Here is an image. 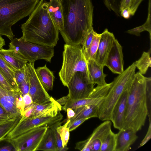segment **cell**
<instances>
[{"label":"cell","mask_w":151,"mask_h":151,"mask_svg":"<svg viewBox=\"0 0 151 151\" xmlns=\"http://www.w3.org/2000/svg\"><path fill=\"white\" fill-rule=\"evenodd\" d=\"M35 70L40 81L46 91L52 90L55 77L46 64L43 67H38Z\"/></svg>","instance_id":"24"},{"label":"cell","mask_w":151,"mask_h":151,"mask_svg":"<svg viewBox=\"0 0 151 151\" xmlns=\"http://www.w3.org/2000/svg\"><path fill=\"white\" fill-rule=\"evenodd\" d=\"M48 11L59 32H61L63 29L64 21L63 12L59 0H52L48 2Z\"/></svg>","instance_id":"22"},{"label":"cell","mask_w":151,"mask_h":151,"mask_svg":"<svg viewBox=\"0 0 151 151\" xmlns=\"http://www.w3.org/2000/svg\"><path fill=\"white\" fill-rule=\"evenodd\" d=\"M21 117V115L0 125V141H3L7 134L19 123Z\"/></svg>","instance_id":"31"},{"label":"cell","mask_w":151,"mask_h":151,"mask_svg":"<svg viewBox=\"0 0 151 151\" xmlns=\"http://www.w3.org/2000/svg\"><path fill=\"white\" fill-rule=\"evenodd\" d=\"M0 85L6 90L16 91L10 84L8 81L0 70Z\"/></svg>","instance_id":"39"},{"label":"cell","mask_w":151,"mask_h":151,"mask_svg":"<svg viewBox=\"0 0 151 151\" xmlns=\"http://www.w3.org/2000/svg\"><path fill=\"white\" fill-rule=\"evenodd\" d=\"M70 122L69 119L63 126L61 124L58 127V130L60 134L63 143V147L67 146L70 137V130L68 125Z\"/></svg>","instance_id":"32"},{"label":"cell","mask_w":151,"mask_h":151,"mask_svg":"<svg viewBox=\"0 0 151 151\" xmlns=\"http://www.w3.org/2000/svg\"><path fill=\"white\" fill-rule=\"evenodd\" d=\"M111 125L110 121H105L87 139L77 142L75 148L82 151H100L103 139L111 130Z\"/></svg>","instance_id":"11"},{"label":"cell","mask_w":151,"mask_h":151,"mask_svg":"<svg viewBox=\"0 0 151 151\" xmlns=\"http://www.w3.org/2000/svg\"><path fill=\"white\" fill-rule=\"evenodd\" d=\"M48 127L41 126L29 129L19 135L6 140L16 151H35Z\"/></svg>","instance_id":"9"},{"label":"cell","mask_w":151,"mask_h":151,"mask_svg":"<svg viewBox=\"0 0 151 151\" xmlns=\"http://www.w3.org/2000/svg\"><path fill=\"white\" fill-rule=\"evenodd\" d=\"M23 98L25 104V108L33 103L32 98L29 93L23 96Z\"/></svg>","instance_id":"43"},{"label":"cell","mask_w":151,"mask_h":151,"mask_svg":"<svg viewBox=\"0 0 151 151\" xmlns=\"http://www.w3.org/2000/svg\"><path fill=\"white\" fill-rule=\"evenodd\" d=\"M87 119H81L76 120L71 123H68L67 127H69L70 131H71Z\"/></svg>","instance_id":"41"},{"label":"cell","mask_w":151,"mask_h":151,"mask_svg":"<svg viewBox=\"0 0 151 151\" xmlns=\"http://www.w3.org/2000/svg\"><path fill=\"white\" fill-rule=\"evenodd\" d=\"M50 1H51L52 0H49Z\"/></svg>","instance_id":"50"},{"label":"cell","mask_w":151,"mask_h":151,"mask_svg":"<svg viewBox=\"0 0 151 151\" xmlns=\"http://www.w3.org/2000/svg\"><path fill=\"white\" fill-rule=\"evenodd\" d=\"M57 151L55 139L53 132L48 127L36 150Z\"/></svg>","instance_id":"25"},{"label":"cell","mask_w":151,"mask_h":151,"mask_svg":"<svg viewBox=\"0 0 151 151\" xmlns=\"http://www.w3.org/2000/svg\"><path fill=\"white\" fill-rule=\"evenodd\" d=\"M63 118V115L59 111L55 116H38L21 119L17 125L4 138V140L6 141L13 138L33 128L43 126L50 127L60 122Z\"/></svg>","instance_id":"8"},{"label":"cell","mask_w":151,"mask_h":151,"mask_svg":"<svg viewBox=\"0 0 151 151\" xmlns=\"http://www.w3.org/2000/svg\"><path fill=\"white\" fill-rule=\"evenodd\" d=\"M61 106L53 98L50 100L39 104L34 103L31 117L55 116L60 111Z\"/></svg>","instance_id":"19"},{"label":"cell","mask_w":151,"mask_h":151,"mask_svg":"<svg viewBox=\"0 0 151 151\" xmlns=\"http://www.w3.org/2000/svg\"><path fill=\"white\" fill-rule=\"evenodd\" d=\"M20 93L8 91L0 85V105L14 117L21 115L17 107V99Z\"/></svg>","instance_id":"17"},{"label":"cell","mask_w":151,"mask_h":151,"mask_svg":"<svg viewBox=\"0 0 151 151\" xmlns=\"http://www.w3.org/2000/svg\"><path fill=\"white\" fill-rule=\"evenodd\" d=\"M120 15L125 19H129L131 16L129 8H126L121 10L120 12Z\"/></svg>","instance_id":"45"},{"label":"cell","mask_w":151,"mask_h":151,"mask_svg":"<svg viewBox=\"0 0 151 151\" xmlns=\"http://www.w3.org/2000/svg\"><path fill=\"white\" fill-rule=\"evenodd\" d=\"M63 55V62L59 75L65 86L67 87L73 75L78 72L83 73L89 79L87 61L81 45L65 44Z\"/></svg>","instance_id":"6"},{"label":"cell","mask_w":151,"mask_h":151,"mask_svg":"<svg viewBox=\"0 0 151 151\" xmlns=\"http://www.w3.org/2000/svg\"><path fill=\"white\" fill-rule=\"evenodd\" d=\"M26 66L29 79V93L32 98L33 102L39 104L50 100L52 97L49 95L40 81L35 71L34 63H27Z\"/></svg>","instance_id":"12"},{"label":"cell","mask_w":151,"mask_h":151,"mask_svg":"<svg viewBox=\"0 0 151 151\" xmlns=\"http://www.w3.org/2000/svg\"><path fill=\"white\" fill-rule=\"evenodd\" d=\"M136 68L134 62L111 83L106 96L98 106V118L101 120L110 121L113 108L123 92L130 86L135 74Z\"/></svg>","instance_id":"5"},{"label":"cell","mask_w":151,"mask_h":151,"mask_svg":"<svg viewBox=\"0 0 151 151\" xmlns=\"http://www.w3.org/2000/svg\"><path fill=\"white\" fill-rule=\"evenodd\" d=\"M150 77L139 72L135 74L128 89V95L123 128H131L136 132L145 125L148 114L146 88Z\"/></svg>","instance_id":"3"},{"label":"cell","mask_w":151,"mask_h":151,"mask_svg":"<svg viewBox=\"0 0 151 151\" xmlns=\"http://www.w3.org/2000/svg\"><path fill=\"white\" fill-rule=\"evenodd\" d=\"M68 98L69 96L68 95L66 96H64L56 100V101L61 106L65 105L67 103Z\"/></svg>","instance_id":"48"},{"label":"cell","mask_w":151,"mask_h":151,"mask_svg":"<svg viewBox=\"0 0 151 151\" xmlns=\"http://www.w3.org/2000/svg\"><path fill=\"white\" fill-rule=\"evenodd\" d=\"M122 47L115 39L107 56L105 66L114 73L119 74L124 71Z\"/></svg>","instance_id":"14"},{"label":"cell","mask_w":151,"mask_h":151,"mask_svg":"<svg viewBox=\"0 0 151 151\" xmlns=\"http://www.w3.org/2000/svg\"><path fill=\"white\" fill-rule=\"evenodd\" d=\"M148 5V16L146 21L144 24L141 26L126 31V32L130 34L134 35L136 36H139L140 33L141 32L144 31H147L149 33L151 42V0H149Z\"/></svg>","instance_id":"27"},{"label":"cell","mask_w":151,"mask_h":151,"mask_svg":"<svg viewBox=\"0 0 151 151\" xmlns=\"http://www.w3.org/2000/svg\"><path fill=\"white\" fill-rule=\"evenodd\" d=\"M94 30L92 29L87 34L82 44V48L83 51L87 50L89 47L93 40Z\"/></svg>","instance_id":"36"},{"label":"cell","mask_w":151,"mask_h":151,"mask_svg":"<svg viewBox=\"0 0 151 151\" xmlns=\"http://www.w3.org/2000/svg\"><path fill=\"white\" fill-rule=\"evenodd\" d=\"M63 122H57L50 126L52 130L55 139L57 151H63V147L60 134L58 130V127L62 124Z\"/></svg>","instance_id":"34"},{"label":"cell","mask_w":151,"mask_h":151,"mask_svg":"<svg viewBox=\"0 0 151 151\" xmlns=\"http://www.w3.org/2000/svg\"><path fill=\"white\" fill-rule=\"evenodd\" d=\"M151 137V121H149V124L148 130L144 138L142 140L138 148L140 147L145 145L150 139Z\"/></svg>","instance_id":"42"},{"label":"cell","mask_w":151,"mask_h":151,"mask_svg":"<svg viewBox=\"0 0 151 151\" xmlns=\"http://www.w3.org/2000/svg\"><path fill=\"white\" fill-rule=\"evenodd\" d=\"M0 70L14 90L20 92L14 76V72L16 70L6 62L0 55Z\"/></svg>","instance_id":"26"},{"label":"cell","mask_w":151,"mask_h":151,"mask_svg":"<svg viewBox=\"0 0 151 151\" xmlns=\"http://www.w3.org/2000/svg\"><path fill=\"white\" fill-rule=\"evenodd\" d=\"M15 151L13 147L11 144L0 147V151Z\"/></svg>","instance_id":"47"},{"label":"cell","mask_w":151,"mask_h":151,"mask_svg":"<svg viewBox=\"0 0 151 151\" xmlns=\"http://www.w3.org/2000/svg\"><path fill=\"white\" fill-rule=\"evenodd\" d=\"M88 70L90 81L94 84L102 86L107 83L105 80L107 75L103 72L104 67L99 65L93 60H87Z\"/></svg>","instance_id":"20"},{"label":"cell","mask_w":151,"mask_h":151,"mask_svg":"<svg viewBox=\"0 0 151 151\" xmlns=\"http://www.w3.org/2000/svg\"><path fill=\"white\" fill-rule=\"evenodd\" d=\"M18 88L22 96L29 93V79L27 67L25 78L23 81L18 86Z\"/></svg>","instance_id":"35"},{"label":"cell","mask_w":151,"mask_h":151,"mask_svg":"<svg viewBox=\"0 0 151 151\" xmlns=\"http://www.w3.org/2000/svg\"><path fill=\"white\" fill-rule=\"evenodd\" d=\"M65 111L67 112V121L73 117L75 115V113L73 109L70 108H67Z\"/></svg>","instance_id":"46"},{"label":"cell","mask_w":151,"mask_h":151,"mask_svg":"<svg viewBox=\"0 0 151 151\" xmlns=\"http://www.w3.org/2000/svg\"><path fill=\"white\" fill-rule=\"evenodd\" d=\"M63 18L60 33L66 44L81 45L93 28V6L92 0H59Z\"/></svg>","instance_id":"1"},{"label":"cell","mask_w":151,"mask_h":151,"mask_svg":"<svg viewBox=\"0 0 151 151\" xmlns=\"http://www.w3.org/2000/svg\"><path fill=\"white\" fill-rule=\"evenodd\" d=\"M129 88L122 93L115 105L111 113L110 121L113 123L114 128L119 130L123 128L124 125Z\"/></svg>","instance_id":"16"},{"label":"cell","mask_w":151,"mask_h":151,"mask_svg":"<svg viewBox=\"0 0 151 151\" xmlns=\"http://www.w3.org/2000/svg\"><path fill=\"white\" fill-rule=\"evenodd\" d=\"M48 8L46 0L40 1L28 19L21 25V38L41 45L56 46L59 31L49 14Z\"/></svg>","instance_id":"2"},{"label":"cell","mask_w":151,"mask_h":151,"mask_svg":"<svg viewBox=\"0 0 151 151\" xmlns=\"http://www.w3.org/2000/svg\"><path fill=\"white\" fill-rule=\"evenodd\" d=\"M94 85L84 73L79 72L75 73L67 86L68 99L75 101L86 98L93 90Z\"/></svg>","instance_id":"10"},{"label":"cell","mask_w":151,"mask_h":151,"mask_svg":"<svg viewBox=\"0 0 151 151\" xmlns=\"http://www.w3.org/2000/svg\"><path fill=\"white\" fill-rule=\"evenodd\" d=\"M40 0H0V35L12 41L14 36L12 27L29 15Z\"/></svg>","instance_id":"4"},{"label":"cell","mask_w":151,"mask_h":151,"mask_svg":"<svg viewBox=\"0 0 151 151\" xmlns=\"http://www.w3.org/2000/svg\"><path fill=\"white\" fill-rule=\"evenodd\" d=\"M17 117H14L0 105V125Z\"/></svg>","instance_id":"37"},{"label":"cell","mask_w":151,"mask_h":151,"mask_svg":"<svg viewBox=\"0 0 151 151\" xmlns=\"http://www.w3.org/2000/svg\"><path fill=\"white\" fill-rule=\"evenodd\" d=\"M9 49L14 50L29 63H34L43 59L50 63L54 56V47L41 45L19 38H14L9 43Z\"/></svg>","instance_id":"7"},{"label":"cell","mask_w":151,"mask_h":151,"mask_svg":"<svg viewBox=\"0 0 151 151\" xmlns=\"http://www.w3.org/2000/svg\"><path fill=\"white\" fill-rule=\"evenodd\" d=\"M112 33L105 29L101 34V37L95 60L100 65L105 66L106 59L115 39Z\"/></svg>","instance_id":"15"},{"label":"cell","mask_w":151,"mask_h":151,"mask_svg":"<svg viewBox=\"0 0 151 151\" xmlns=\"http://www.w3.org/2000/svg\"><path fill=\"white\" fill-rule=\"evenodd\" d=\"M5 45L4 40L0 35V49L2 48L3 46Z\"/></svg>","instance_id":"49"},{"label":"cell","mask_w":151,"mask_h":151,"mask_svg":"<svg viewBox=\"0 0 151 151\" xmlns=\"http://www.w3.org/2000/svg\"><path fill=\"white\" fill-rule=\"evenodd\" d=\"M132 0H121L119 7L120 12L122 10L126 8H129Z\"/></svg>","instance_id":"44"},{"label":"cell","mask_w":151,"mask_h":151,"mask_svg":"<svg viewBox=\"0 0 151 151\" xmlns=\"http://www.w3.org/2000/svg\"><path fill=\"white\" fill-rule=\"evenodd\" d=\"M75 114L73 118L69 119V123L81 119H87L92 117H98L99 107L96 104L86 105L73 109Z\"/></svg>","instance_id":"23"},{"label":"cell","mask_w":151,"mask_h":151,"mask_svg":"<svg viewBox=\"0 0 151 151\" xmlns=\"http://www.w3.org/2000/svg\"><path fill=\"white\" fill-rule=\"evenodd\" d=\"M151 49L147 52H144L141 57L134 63L139 72L142 75L145 74L149 67H151Z\"/></svg>","instance_id":"28"},{"label":"cell","mask_w":151,"mask_h":151,"mask_svg":"<svg viewBox=\"0 0 151 151\" xmlns=\"http://www.w3.org/2000/svg\"><path fill=\"white\" fill-rule=\"evenodd\" d=\"M116 134L110 130L103 139L100 151H115Z\"/></svg>","instance_id":"30"},{"label":"cell","mask_w":151,"mask_h":151,"mask_svg":"<svg viewBox=\"0 0 151 151\" xmlns=\"http://www.w3.org/2000/svg\"><path fill=\"white\" fill-rule=\"evenodd\" d=\"M137 132L131 128L122 129L116 134L115 151H127L137 139Z\"/></svg>","instance_id":"18"},{"label":"cell","mask_w":151,"mask_h":151,"mask_svg":"<svg viewBox=\"0 0 151 151\" xmlns=\"http://www.w3.org/2000/svg\"><path fill=\"white\" fill-rule=\"evenodd\" d=\"M0 55L2 58L16 70L22 69L28 62L12 49H1Z\"/></svg>","instance_id":"21"},{"label":"cell","mask_w":151,"mask_h":151,"mask_svg":"<svg viewBox=\"0 0 151 151\" xmlns=\"http://www.w3.org/2000/svg\"><path fill=\"white\" fill-rule=\"evenodd\" d=\"M101 37V34L94 31L93 39L89 47L83 51L87 61L89 59L95 60Z\"/></svg>","instance_id":"29"},{"label":"cell","mask_w":151,"mask_h":151,"mask_svg":"<svg viewBox=\"0 0 151 151\" xmlns=\"http://www.w3.org/2000/svg\"><path fill=\"white\" fill-rule=\"evenodd\" d=\"M111 85V83L102 86H97L86 98L75 101L68 98L66 104L62 107L65 111L68 108L72 109L88 105L96 104L99 106L106 96Z\"/></svg>","instance_id":"13"},{"label":"cell","mask_w":151,"mask_h":151,"mask_svg":"<svg viewBox=\"0 0 151 151\" xmlns=\"http://www.w3.org/2000/svg\"><path fill=\"white\" fill-rule=\"evenodd\" d=\"M144 0H132L129 8L131 16H133L136 12L139 6Z\"/></svg>","instance_id":"40"},{"label":"cell","mask_w":151,"mask_h":151,"mask_svg":"<svg viewBox=\"0 0 151 151\" xmlns=\"http://www.w3.org/2000/svg\"><path fill=\"white\" fill-rule=\"evenodd\" d=\"M27 70L26 64L21 70L15 71L14 76L17 84L18 86L23 81L25 76Z\"/></svg>","instance_id":"38"},{"label":"cell","mask_w":151,"mask_h":151,"mask_svg":"<svg viewBox=\"0 0 151 151\" xmlns=\"http://www.w3.org/2000/svg\"><path fill=\"white\" fill-rule=\"evenodd\" d=\"M106 7L112 11L118 16H120L119 7L121 0H103Z\"/></svg>","instance_id":"33"}]
</instances>
